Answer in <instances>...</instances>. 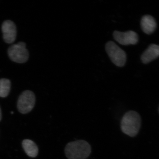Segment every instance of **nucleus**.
I'll list each match as a JSON object with an SVG mask.
<instances>
[{"label":"nucleus","mask_w":159,"mask_h":159,"mask_svg":"<svg viewBox=\"0 0 159 159\" xmlns=\"http://www.w3.org/2000/svg\"><path fill=\"white\" fill-rule=\"evenodd\" d=\"M91 151L90 145L83 140L69 142L65 148V153L68 159H86Z\"/></svg>","instance_id":"1"},{"label":"nucleus","mask_w":159,"mask_h":159,"mask_svg":"<svg viewBox=\"0 0 159 159\" xmlns=\"http://www.w3.org/2000/svg\"><path fill=\"white\" fill-rule=\"evenodd\" d=\"M141 126V117L137 112L128 111L122 117L121 122V130L129 136H136L139 133Z\"/></svg>","instance_id":"2"},{"label":"nucleus","mask_w":159,"mask_h":159,"mask_svg":"<svg viewBox=\"0 0 159 159\" xmlns=\"http://www.w3.org/2000/svg\"><path fill=\"white\" fill-rule=\"evenodd\" d=\"M8 56L12 61L24 63L28 61L29 53L25 43L20 42L10 46L8 50Z\"/></svg>","instance_id":"3"},{"label":"nucleus","mask_w":159,"mask_h":159,"mask_svg":"<svg viewBox=\"0 0 159 159\" xmlns=\"http://www.w3.org/2000/svg\"><path fill=\"white\" fill-rule=\"evenodd\" d=\"M106 51L114 64L119 67L125 65L126 61V54L115 43L112 41L107 42L106 45Z\"/></svg>","instance_id":"4"},{"label":"nucleus","mask_w":159,"mask_h":159,"mask_svg":"<svg viewBox=\"0 0 159 159\" xmlns=\"http://www.w3.org/2000/svg\"><path fill=\"white\" fill-rule=\"evenodd\" d=\"M35 103V97L34 93L29 90L24 91L19 97L18 110L21 113H28L34 108Z\"/></svg>","instance_id":"5"},{"label":"nucleus","mask_w":159,"mask_h":159,"mask_svg":"<svg viewBox=\"0 0 159 159\" xmlns=\"http://www.w3.org/2000/svg\"><path fill=\"white\" fill-rule=\"evenodd\" d=\"M115 39L123 45H134L139 41V36L134 31H129L125 32L115 31L113 33Z\"/></svg>","instance_id":"6"},{"label":"nucleus","mask_w":159,"mask_h":159,"mask_svg":"<svg viewBox=\"0 0 159 159\" xmlns=\"http://www.w3.org/2000/svg\"><path fill=\"white\" fill-rule=\"evenodd\" d=\"M2 32L4 41L7 43H11L16 39L17 30L15 24L10 20L3 22L2 26Z\"/></svg>","instance_id":"7"},{"label":"nucleus","mask_w":159,"mask_h":159,"mask_svg":"<svg viewBox=\"0 0 159 159\" xmlns=\"http://www.w3.org/2000/svg\"><path fill=\"white\" fill-rule=\"evenodd\" d=\"M158 57L159 45L152 44L143 52L141 56V60L143 63L147 64Z\"/></svg>","instance_id":"8"},{"label":"nucleus","mask_w":159,"mask_h":159,"mask_svg":"<svg viewBox=\"0 0 159 159\" xmlns=\"http://www.w3.org/2000/svg\"><path fill=\"white\" fill-rule=\"evenodd\" d=\"M156 21L150 15H145L141 20V27L143 31L147 34L153 33L156 29Z\"/></svg>","instance_id":"9"},{"label":"nucleus","mask_w":159,"mask_h":159,"mask_svg":"<svg viewBox=\"0 0 159 159\" xmlns=\"http://www.w3.org/2000/svg\"><path fill=\"white\" fill-rule=\"evenodd\" d=\"M22 147L26 154L31 157H35L38 154L39 149L37 145L33 141L29 139L24 140Z\"/></svg>","instance_id":"10"},{"label":"nucleus","mask_w":159,"mask_h":159,"mask_svg":"<svg viewBox=\"0 0 159 159\" xmlns=\"http://www.w3.org/2000/svg\"><path fill=\"white\" fill-rule=\"evenodd\" d=\"M11 89L10 80L6 78L0 79V97L5 98L9 95Z\"/></svg>","instance_id":"11"},{"label":"nucleus","mask_w":159,"mask_h":159,"mask_svg":"<svg viewBox=\"0 0 159 159\" xmlns=\"http://www.w3.org/2000/svg\"><path fill=\"white\" fill-rule=\"evenodd\" d=\"M2 119V111H1V107H0V121H1Z\"/></svg>","instance_id":"12"}]
</instances>
